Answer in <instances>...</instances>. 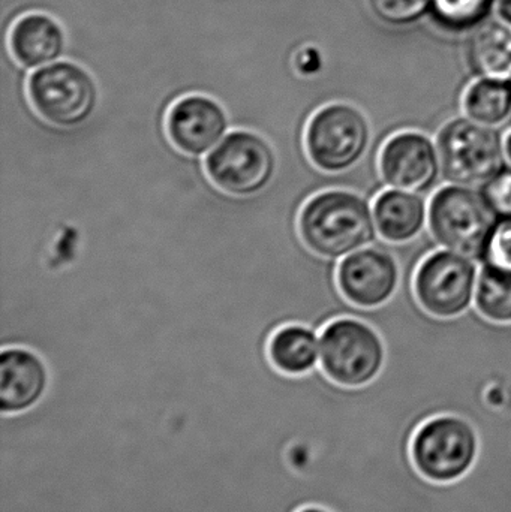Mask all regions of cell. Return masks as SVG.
<instances>
[{
    "mask_svg": "<svg viewBox=\"0 0 511 512\" xmlns=\"http://www.w3.org/2000/svg\"><path fill=\"white\" fill-rule=\"evenodd\" d=\"M498 218L482 191L470 186H443L431 198L428 225L432 237L446 251L482 261Z\"/></svg>",
    "mask_w": 511,
    "mask_h": 512,
    "instance_id": "3957f363",
    "label": "cell"
},
{
    "mask_svg": "<svg viewBox=\"0 0 511 512\" xmlns=\"http://www.w3.org/2000/svg\"><path fill=\"white\" fill-rule=\"evenodd\" d=\"M368 117L356 105L330 102L312 114L306 126L309 159L327 174H347L360 164L371 146Z\"/></svg>",
    "mask_w": 511,
    "mask_h": 512,
    "instance_id": "5b68a950",
    "label": "cell"
},
{
    "mask_svg": "<svg viewBox=\"0 0 511 512\" xmlns=\"http://www.w3.org/2000/svg\"><path fill=\"white\" fill-rule=\"evenodd\" d=\"M27 96L36 113L57 128H78L89 122L101 102L98 81L77 63L42 66L26 81Z\"/></svg>",
    "mask_w": 511,
    "mask_h": 512,
    "instance_id": "277c9868",
    "label": "cell"
},
{
    "mask_svg": "<svg viewBox=\"0 0 511 512\" xmlns=\"http://www.w3.org/2000/svg\"><path fill=\"white\" fill-rule=\"evenodd\" d=\"M504 152H506V159L511 164V132L504 137Z\"/></svg>",
    "mask_w": 511,
    "mask_h": 512,
    "instance_id": "484cf974",
    "label": "cell"
},
{
    "mask_svg": "<svg viewBox=\"0 0 511 512\" xmlns=\"http://www.w3.org/2000/svg\"><path fill=\"white\" fill-rule=\"evenodd\" d=\"M467 54L477 77L511 81V24L506 20L482 24L471 36Z\"/></svg>",
    "mask_w": 511,
    "mask_h": 512,
    "instance_id": "e0dca14e",
    "label": "cell"
},
{
    "mask_svg": "<svg viewBox=\"0 0 511 512\" xmlns=\"http://www.w3.org/2000/svg\"><path fill=\"white\" fill-rule=\"evenodd\" d=\"M323 68V60H321L320 53L314 48H309V50L302 51L299 53L296 59V71L299 72V75H302L303 78L312 77V75H317L318 72Z\"/></svg>",
    "mask_w": 511,
    "mask_h": 512,
    "instance_id": "cb8c5ba5",
    "label": "cell"
},
{
    "mask_svg": "<svg viewBox=\"0 0 511 512\" xmlns=\"http://www.w3.org/2000/svg\"><path fill=\"white\" fill-rule=\"evenodd\" d=\"M399 265L380 248L360 249L336 265V285L344 300L356 309H377L392 300L399 288Z\"/></svg>",
    "mask_w": 511,
    "mask_h": 512,
    "instance_id": "30bf717a",
    "label": "cell"
},
{
    "mask_svg": "<svg viewBox=\"0 0 511 512\" xmlns=\"http://www.w3.org/2000/svg\"><path fill=\"white\" fill-rule=\"evenodd\" d=\"M372 213L381 239L395 245L416 239L428 222V209L423 198L399 189L381 192L372 204Z\"/></svg>",
    "mask_w": 511,
    "mask_h": 512,
    "instance_id": "9a60e30c",
    "label": "cell"
},
{
    "mask_svg": "<svg viewBox=\"0 0 511 512\" xmlns=\"http://www.w3.org/2000/svg\"><path fill=\"white\" fill-rule=\"evenodd\" d=\"M299 512H332L327 508L320 507V505H309V507L302 508Z\"/></svg>",
    "mask_w": 511,
    "mask_h": 512,
    "instance_id": "4316f807",
    "label": "cell"
},
{
    "mask_svg": "<svg viewBox=\"0 0 511 512\" xmlns=\"http://www.w3.org/2000/svg\"><path fill=\"white\" fill-rule=\"evenodd\" d=\"M386 360L380 334L356 316H338L320 331L321 370L341 387L371 385L383 375Z\"/></svg>",
    "mask_w": 511,
    "mask_h": 512,
    "instance_id": "7a4b0ae2",
    "label": "cell"
},
{
    "mask_svg": "<svg viewBox=\"0 0 511 512\" xmlns=\"http://www.w3.org/2000/svg\"><path fill=\"white\" fill-rule=\"evenodd\" d=\"M378 170L389 188L414 194L429 191L441 173L437 143L422 132H399L381 147Z\"/></svg>",
    "mask_w": 511,
    "mask_h": 512,
    "instance_id": "8fae6325",
    "label": "cell"
},
{
    "mask_svg": "<svg viewBox=\"0 0 511 512\" xmlns=\"http://www.w3.org/2000/svg\"><path fill=\"white\" fill-rule=\"evenodd\" d=\"M267 354L284 375H308L320 366V333L309 325H284L273 333Z\"/></svg>",
    "mask_w": 511,
    "mask_h": 512,
    "instance_id": "2e32d148",
    "label": "cell"
},
{
    "mask_svg": "<svg viewBox=\"0 0 511 512\" xmlns=\"http://www.w3.org/2000/svg\"><path fill=\"white\" fill-rule=\"evenodd\" d=\"M230 131L224 105L203 93L183 96L167 114L168 137L185 155L204 158Z\"/></svg>",
    "mask_w": 511,
    "mask_h": 512,
    "instance_id": "7c38bea8",
    "label": "cell"
},
{
    "mask_svg": "<svg viewBox=\"0 0 511 512\" xmlns=\"http://www.w3.org/2000/svg\"><path fill=\"white\" fill-rule=\"evenodd\" d=\"M498 11H500V15L503 17V20H506L507 23L511 24V0H501L500 6H498Z\"/></svg>",
    "mask_w": 511,
    "mask_h": 512,
    "instance_id": "d4e9b609",
    "label": "cell"
},
{
    "mask_svg": "<svg viewBox=\"0 0 511 512\" xmlns=\"http://www.w3.org/2000/svg\"><path fill=\"white\" fill-rule=\"evenodd\" d=\"M203 159L209 179L222 192L234 197L261 194L278 170L272 144L248 129H231Z\"/></svg>",
    "mask_w": 511,
    "mask_h": 512,
    "instance_id": "ba28073f",
    "label": "cell"
},
{
    "mask_svg": "<svg viewBox=\"0 0 511 512\" xmlns=\"http://www.w3.org/2000/svg\"><path fill=\"white\" fill-rule=\"evenodd\" d=\"M474 304L488 321L511 324V273L483 265L477 280Z\"/></svg>",
    "mask_w": 511,
    "mask_h": 512,
    "instance_id": "d6986e66",
    "label": "cell"
},
{
    "mask_svg": "<svg viewBox=\"0 0 511 512\" xmlns=\"http://www.w3.org/2000/svg\"><path fill=\"white\" fill-rule=\"evenodd\" d=\"M299 233L306 248L336 262L375 240L374 213L368 201L348 188H332L309 198L299 215Z\"/></svg>",
    "mask_w": 511,
    "mask_h": 512,
    "instance_id": "6da1fadb",
    "label": "cell"
},
{
    "mask_svg": "<svg viewBox=\"0 0 511 512\" xmlns=\"http://www.w3.org/2000/svg\"><path fill=\"white\" fill-rule=\"evenodd\" d=\"M482 194L498 219L511 218V168L492 177L482 186Z\"/></svg>",
    "mask_w": 511,
    "mask_h": 512,
    "instance_id": "603a6c76",
    "label": "cell"
},
{
    "mask_svg": "<svg viewBox=\"0 0 511 512\" xmlns=\"http://www.w3.org/2000/svg\"><path fill=\"white\" fill-rule=\"evenodd\" d=\"M477 280L474 259L443 249L420 262L414 274V295L428 315L453 319L474 303Z\"/></svg>",
    "mask_w": 511,
    "mask_h": 512,
    "instance_id": "9c48e42d",
    "label": "cell"
},
{
    "mask_svg": "<svg viewBox=\"0 0 511 512\" xmlns=\"http://www.w3.org/2000/svg\"><path fill=\"white\" fill-rule=\"evenodd\" d=\"M51 375L44 358L23 346L2 348L0 354V414H20L47 396Z\"/></svg>",
    "mask_w": 511,
    "mask_h": 512,
    "instance_id": "4fadbf2b",
    "label": "cell"
},
{
    "mask_svg": "<svg viewBox=\"0 0 511 512\" xmlns=\"http://www.w3.org/2000/svg\"><path fill=\"white\" fill-rule=\"evenodd\" d=\"M9 47L18 65L26 69L42 68L65 53V33L48 15H24L12 26Z\"/></svg>",
    "mask_w": 511,
    "mask_h": 512,
    "instance_id": "5bb4252c",
    "label": "cell"
},
{
    "mask_svg": "<svg viewBox=\"0 0 511 512\" xmlns=\"http://www.w3.org/2000/svg\"><path fill=\"white\" fill-rule=\"evenodd\" d=\"M369 8L384 23L405 26L431 9V0H368Z\"/></svg>",
    "mask_w": 511,
    "mask_h": 512,
    "instance_id": "44dd1931",
    "label": "cell"
},
{
    "mask_svg": "<svg viewBox=\"0 0 511 512\" xmlns=\"http://www.w3.org/2000/svg\"><path fill=\"white\" fill-rule=\"evenodd\" d=\"M486 267L511 273V218L498 219L482 258Z\"/></svg>",
    "mask_w": 511,
    "mask_h": 512,
    "instance_id": "7402d4cb",
    "label": "cell"
},
{
    "mask_svg": "<svg viewBox=\"0 0 511 512\" xmlns=\"http://www.w3.org/2000/svg\"><path fill=\"white\" fill-rule=\"evenodd\" d=\"M480 451L476 427L467 418L444 414L425 421L411 442L417 471L434 483H453L473 469Z\"/></svg>",
    "mask_w": 511,
    "mask_h": 512,
    "instance_id": "52a82bcc",
    "label": "cell"
},
{
    "mask_svg": "<svg viewBox=\"0 0 511 512\" xmlns=\"http://www.w3.org/2000/svg\"><path fill=\"white\" fill-rule=\"evenodd\" d=\"M441 174L452 185L482 188L506 168L504 138L468 117L450 120L437 135Z\"/></svg>",
    "mask_w": 511,
    "mask_h": 512,
    "instance_id": "8992f818",
    "label": "cell"
},
{
    "mask_svg": "<svg viewBox=\"0 0 511 512\" xmlns=\"http://www.w3.org/2000/svg\"><path fill=\"white\" fill-rule=\"evenodd\" d=\"M495 0H431L435 23L449 32H465L482 24L491 14Z\"/></svg>",
    "mask_w": 511,
    "mask_h": 512,
    "instance_id": "ffe728a7",
    "label": "cell"
},
{
    "mask_svg": "<svg viewBox=\"0 0 511 512\" xmlns=\"http://www.w3.org/2000/svg\"><path fill=\"white\" fill-rule=\"evenodd\" d=\"M462 108L474 122L492 128L501 125L511 116V81L479 78L465 90Z\"/></svg>",
    "mask_w": 511,
    "mask_h": 512,
    "instance_id": "ac0fdd59",
    "label": "cell"
}]
</instances>
